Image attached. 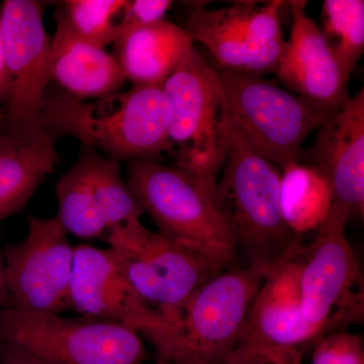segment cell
Masks as SVG:
<instances>
[{
	"label": "cell",
	"mask_w": 364,
	"mask_h": 364,
	"mask_svg": "<svg viewBox=\"0 0 364 364\" xmlns=\"http://www.w3.org/2000/svg\"><path fill=\"white\" fill-rule=\"evenodd\" d=\"M56 138L43 129L31 140L0 147V222L20 213L54 171Z\"/></svg>",
	"instance_id": "cell-20"
},
{
	"label": "cell",
	"mask_w": 364,
	"mask_h": 364,
	"mask_svg": "<svg viewBox=\"0 0 364 364\" xmlns=\"http://www.w3.org/2000/svg\"><path fill=\"white\" fill-rule=\"evenodd\" d=\"M171 4L170 0H124L119 14L121 18L117 23V37L134 28L164 20Z\"/></svg>",
	"instance_id": "cell-26"
},
{
	"label": "cell",
	"mask_w": 364,
	"mask_h": 364,
	"mask_svg": "<svg viewBox=\"0 0 364 364\" xmlns=\"http://www.w3.org/2000/svg\"><path fill=\"white\" fill-rule=\"evenodd\" d=\"M287 1H236L222 9L196 4L186 33L213 55L217 67L241 73H275L284 43L280 11Z\"/></svg>",
	"instance_id": "cell-11"
},
{
	"label": "cell",
	"mask_w": 364,
	"mask_h": 364,
	"mask_svg": "<svg viewBox=\"0 0 364 364\" xmlns=\"http://www.w3.org/2000/svg\"><path fill=\"white\" fill-rule=\"evenodd\" d=\"M127 183L156 223L158 233L202 254L219 272L232 267L236 243L214 195L200 181L176 166L154 160H134Z\"/></svg>",
	"instance_id": "cell-4"
},
{
	"label": "cell",
	"mask_w": 364,
	"mask_h": 364,
	"mask_svg": "<svg viewBox=\"0 0 364 364\" xmlns=\"http://www.w3.org/2000/svg\"><path fill=\"white\" fill-rule=\"evenodd\" d=\"M215 202L250 263L274 262L298 240L280 208V170L256 154L227 123L226 160Z\"/></svg>",
	"instance_id": "cell-2"
},
{
	"label": "cell",
	"mask_w": 364,
	"mask_h": 364,
	"mask_svg": "<svg viewBox=\"0 0 364 364\" xmlns=\"http://www.w3.org/2000/svg\"><path fill=\"white\" fill-rule=\"evenodd\" d=\"M312 364H364L363 339L347 330L330 333L317 342Z\"/></svg>",
	"instance_id": "cell-24"
},
{
	"label": "cell",
	"mask_w": 364,
	"mask_h": 364,
	"mask_svg": "<svg viewBox=\"0 0 364 364\" xmlns=\"http://www.w3.org/2000/svg\"><path fill=\"white\" fill-rule=\"evenodd\" d=\"M2 117H4V112L0 109V135H1L2 132Z\"/></svg>",
	"instance_id": "cell-31"
},
{
	"label": "cell",
	"mask_w": 364,
	"mask_h": 364,
	"mask_svg": "<svg viewBox=\"0 0 364 364\" xmlns=\"http://www.w3.org/2000/svg\"><path fill=\"white\" fill-rule=\"evenodd\" d=\"M58 218H28L23 240L4 252L11 306L43 314L70 309L74 247Z\"/></svg>",
	"instance_id": "cell-12"
},
{
	"label": "cell",
	"mask_w": 364,
	"mask_h": 364,
	"mask_svg": "<svg viewBox=\"0 0 364 364\" xmlns=\"http://www.w3.org/2000/svg\"><path fill=\"white\" fill-rule=\"evenodd\" d=\"M155 364H172V363H170V361L166 360V359L158 358L156 363H155Z\"/></svg>",
	"instance_id": "cell-30"
},
{
	"label": "cell",
	"mask_w": 364,
	"mask_h": 364,
	"mask_svg": "<svg viewBox=\"0 0 364 364\" xmlns=\"http://www.w3.org/2000/svg\"><path fill=\"white\" fill-rule=\"evenodd\" d=\"M124 4V0H67L58 9L79 39L105 49L116 42L114 18L119 16Z\"/></svg>",
	"instance_id": "cell-23"
},
{
	"label": "cell",
	"mask_w": 364,
	"mask_h": 364,
	"mask_svg": "<svg viewBox=\"0 0 364 364\" xmlns=\"http://www.w3.org/2000/svg\"><path fill=\"white\" fill-rule=\"evenodd\" d=\"M291 7V35L277 65V78L291 92L325 111L341 109L350 95L320 28L306 14V1H287Z\"/></svg>",
	"instance_id": "cell-17"
},
{
	"label": "cell",
	"mask_w": 364,
	"mask_h": 364,
	"mask_svg": "<svg viewBox=\"0 0 364 364\" xmlns=\"http://www.w3.org/2000/svg\"><path fill=\"white\" fill-rule=\"evenodd\" d=\"M348 219L333 203L314 240L299 242L296 252L301 310L320 339L364 320V279L345 234Z\"/></svg>",
	"instance_id": "cell-7"
},
{
	"label": "cell",
	"mask_w": 364,
	"mask_h": 364,
	"mask_svg": "<svg viewBox=\"0 0 364 364\" xmlns=\"http://www.w3.org/2000/svg\"><path fill=\"white\" fill-rule=\"evenodd\" d=\"M279 196L282 219L294 236L318 230L333 203L327 178L301 162L289 163L280 171Z\"/></svg>",
	"instance_id": "cell-21"
},
{
	"label": "cell",
	"mask_w": 364,
	"mask_h": 364,
	"mask_svg": "<svg viewBox=\"0 0 364 364\" xmlns=\"http://www.w3.org/2000/svg\"><path fill=\"white\" fill-rule=\"evenodd\" d=\"M301 160L329 181L333 203L351 215L364 213V88L318 129Z\"/></svg>",
	"instance_id": "cell-15"
},
{
	"label": "cell",
	"mask_w": 364,
	"mask_h": 364,
	"mask_svg": "<svg viewBox=\"0 0 364 364\" xmlns=\"http://www.w3.org/2000/svg\"><path fill=\"white\" fill-rule=\"evenodd\" d=\"M114 45L127 80L143 86H162L195 46L184 28L165 20L122 33Z\"/></svg>",
	"instance_id": "cell-19"
},
{
	"label": "cell",
	"mask_w": 364,
	"mask_h": 364,
	"mask_svg": "<svg viewBox=\"0 0 364 364\" xmlns=\"http://www.w3.org/2000/svg\"><path fill=\"white\" fill-rule=\"evenodd\" d=\"M51 39V80L73 97L102 98L119 92L127 79L114 55L79 39L59 9Z\"/></svg>",
	"instance_id": "cell-18"
},
{
	"label": "cell",
	"mask_w": 364,
	"mask_h": 364,
	"mask_svg": "<svg viewBox=\"0 0 364 364\" xmlns=\"http://www.w3.org/2000/svg\"><path fill=\"white\" fill-rule=\"evenodd\" d=\"M170 117L162 86L133 85L92 102L48 88L40 124L54 136H73L117 161H157L171 151Z\"/></svg>",
	"instance_id": "cell-1"
},
{
	"label": "cell",
	"mask_w": 364,
	"mask_h": 364,
	"mask_svg": "<svg viewBox=\"0 0 364 364\" xmlns=\"http://www.w3.org/2000/svg\"><path fill=\"white\" fill-rule=\"evenodd\" d=\"M320 30L348 81L364 51L363 0H325Z\"/></svg>",
	"instance_id": "cell-22"
},
{
	"label": "cell",
	"mask_w": 364,
	"mask_h": 364,
	"mask_svg": "<svg viewBox=\"0 0 364 364\" xmlns=\"http://www.w3.org/2000/svg\"><path fill=\"white\" fill-rule=\"evenodd\" d=\"M274 262L223 270L207 280L157 345L158 358L172 364H224Z\"/></svg>",
	"instance_id": "cell-3"
},
{
	"label": "cell",
	"mask_w": 364,
	"mask_h": 364,
	"mask_svg": "<svg viewBox=\"0 0 364 364\" xmlns=\"http://www.w3.org/2000/svg\"><path fill=\"white\" fill-rule=\"evenodd\" d=\"M0 340L48 364H142L140 335L107 321L0 308Z\"/></svg>",
	"instance_id": "cell-9"
},
{
	"label": "cell",
	"mask_w": 364,
	"mask_h": 364,
	"mask_svg": "<svg viewBox=\"0 0 364 364\" xmlns=\"http://www.w3.org/2000/svg\"><path fill=\"white\" fill-rule=\"evenodd\" d=\"M215 68L227 123L280 171L289 163L301 162L306 139L334 114L260 75Z\"/></svg>",
	"instance_id": "cell-6"
},
{
	"label": "cell",
	"mask_w": 364,
	"mask_h": 364,
	"mask_svg": "<svg viewBox=\"0 0 364 364\" xmlns=\"http://www.w3.org/2000/svg\"><path fill=\"white\" fill-rule=\"evenodd\" d=\"M170 107L169 143L176 167L215 196L227 153V121L215 67L188 50L162 85Z\"/></svg>",
	"instance_id": "cell-5"
},
{
	"label": "cell",
	"mask_w": 364,
	"mask_h": 364,
	"mask_svg": "<svg viewBox=\"0 0 364 364\" xmlns=\"http://www.w3.org/2000/svg\"><path fill=\"white\" fill-rule=\"evenodd\" d=\"M299 242L294 241L275 261L261 284L249 309L238 345L303 350V347L320 340L306 322L301 310L296 258Z\"/></svg>",
	"instance_id": "cell-16"
},
{
	"label": "cell",
	"mask_w": 364,
	"mask_h": 364,
	"mask_svg": "<svg viewBox=\"0 0 364 364\" xmlns=\"http://www.w3.org/2000/svg\"><path fill=\"white\" fill-rule=\"evenodd\" d=\"M70 309L91 318L126 326L153 347L165 333L161 318L136 293L111 249L74 247Z\"/></svg>",
	"instance_id": "cell-14"
},
{
	"label": "cell",
	"mask_w": 364,
	"mask_h": 364,
	"mask_svg": "<svg viewBox=\"0 0 364 364\" xmlns=\"http://www.w3.org/2000/svg\"><path fill=\"white\" fill-rule=\"evenodd\" d=\"M303 353L298 348L238 345L224 364H303Z\"/></svg>",
	"instance_id": "cell-25"
},
{
	"label": "cell",
	"mask_w": 364,
	"mask_h": 364,
	"mask_svg": "<svg viewBox=\"0 0 364 364\" xmlns=\"http://www.w3.org/2000/svg\"><path fill=\"white\" fill-rule=\"evenodd\" d=\"M58 218L67 233L81 239L107 236L112 226L140 219L145 210L129 188L119 161L83 146L57 183Z\"/></svg>",
	"instance_id": "cell-13"
},
{
	"label": "cell",
	"mask_w": 364,
	"mask_h": 364,
	"mask_svg": "<svg viewBox=\"0 0 364 364\" xmlns=\"http://www.w3.org/2000/svg\"><path fill=\"white\" fill-rule=\"evenodd\" d=\"M9 93V77L6 64L4 28H2L1 6H0V107L6 109Z\"/></svg>",
	"instance_id": "cell-28"
},
{
	"label": "cell",
	"mask_w": 364,
	"mask_h": 364,
	"mask_svg": "<svg viewBox=\"0 0 364 364\" xmlns=\"http://www.w3.org/2000/svg\"><path fill=\"white\" fill-rule=\"evenodd\" d=\"M0 364H48L28 352L0 340Z\"/></svg>",
	"instance_id": "cell-27"
},
{
	"label": "cell",
	"mask_w": 364,
	"mask_h": 364,
	"mask_svg": "<svg viewBox=\"0 0 364 364\" xmlns=\"http://www.w3.org/2000/svg\"><path fill=\"white\" fill-rule=\"evenodd\" d=\"M11 306L9 289H7L6 264L0 255V308Z\"/></svg>",
	"instance_id": "cell-29"
},
{
	"label": "cell",
	"mask_w": 364,
	"mask_h": 364,
	"mask_svg": "<svg viewBox=\"0 0 364 364\" xmlns=\"http://www.w3.org/2000/svg\"><path fill=\"white\" fill-rule=\"evenodd\" d=\"M42 4L6 0L1 4L9 100L0 142L18 144L43 130L41 114L51 82V40L43 23Z\"/></svg>",
	"instance_id": "cell-10"
},
{
	"label": "cell",
	"mask_w": 364,
	"mask_h": 364,
	"mask_svg": "<svg viewBox=\"0 0 364 364\" xmlns=\"http://www.w3.org/2000/svg\"><path fill=\"white\" fill-rule=\"evenodd\" d=\"M105 237L136 293L164 323L162 338L196 289L220 272L202 254L151 232L140 219L114 225Z\"/></svg>",
	"instance_id": "cell-8"
}]
</instances>
